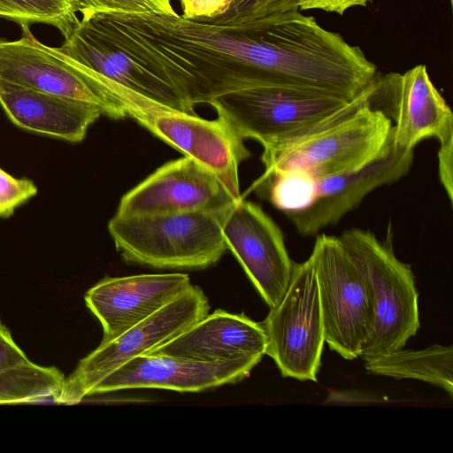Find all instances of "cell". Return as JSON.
Segmentation results:
<instances>
[{"label": "cell", "mask_w": 453, "mask_h": 453, "mask_svg": "<svg viewBox=\"0 0 453 453\" xmlns=\"http://www.w3.org/2000/svg\"><path fill=\"white\" fill-rule=\"evenodd\" d=\"M371 373L400 379L419 380L453 396V348L432 345L424 349H400L382 356L363 358Z\"/></svg>", "instance_id": "19"}, {"label": "cell", "mask_w": 453, "mask_h": 453, "mask_svg": "<svg viewBox=\"0 0 453 453\" xmlns=\"http://www.w3.org/2000/svg\"><path fill=\"white\" fill-rule=\"evenodd\" d=\"M234 201L210 170L185 156L164 164L126 193L116 215L194 211L224 206Z\"/></svg>", "instance_id": "12"}, {"label": "cell", "mask_w": 453, "mask_h": 453, "mask_svg": "<svg viewBox=\"0 0 453 453\" xmlns=\"http://www.w3.org/2000/svg\"><path fill=\"white\" fill-rule=\"evenodd\" d=\"M28 360L13 340L10 330L0 320V369Z\"/></svg>", "instance_id": "28"}, {"label": "cell", "mask_w": 453, "mask_h": 453, "mask_svg": "<svg viewBox=\"0 0 453 453\" xmlns=\"http://www.w3.org/2000/svg\"><path fill=\"white\" fill-rule=\"evenodd\" d=\"M222 233L269 308L281 300L290 282L295 262L290 258L279 226L263 209L242 196L229 209Z\"/></svg>", "instance_id": "10"}, {"label": "cell", "mask_w": 453, "mask_h": 453, "mask_svg": "<svg viewBox=\"0 0 453 453\" xmlns=\"http://www.w3.org/2000/svg\"><path fill=\"white\" fill-rule=\"evenodd\" d=\"M376 79L335 111L263 146L265 172L253 187L288 169L303 170L316 180L357 171L386 152L392 121L373 105Z\"/></svg>", "instance_id": "1"}, {"label": "cell", "mask_w": 453, "mask_h": 453, "mask_svg": "<svg viewBox=\"0 0 453 453\" xmlns=\"http://www.w3.org/2000/svg\"><path fill=\"white\" fill-rule=\"evenodd\" d=\"M267 336L261 322L244 313L217 310L173 339L145 353L197 362H222L265 355Z\"/></svg>", "instance_id": "16"}, {"label": "cell", "mask_w": 453, "mask_h": 453, "mask_svg": "<svg viewBox=\"0 0 453 453\" xmlns=\"http://www.w3.org/2000/svg\"><path fill=\"white\" fill-rule=\"evenodd\" d=\"M300 2L301 0H234L226 12L203 20L219 26L232 27L261 16L299 10Z\"/></svg>", "instance_id": "23"}, {"label": "cell", "mask_w": 453, "mask_h": 453, "mask_svg": "<svg viewBox=\"0 0 453 453\" xmlns=\"http://www.w3.org/2000/svg\"><path fill=\"white\" fill-rule=\"evenodd\" d=\"M37 194L35 184L28 179H17L0 168V218L12 216L15 209Z\"/></svg>", "instance_id": "25"}, {"label": "cell", "mask_w": 453, "mask_h": 453, "mask_svg": "<svg viewBox=\"0 0 453 453\" xmlns=\"http://www.w3.org/2000/svg\"><path fill=\"white\" fill-rule=\"evenodd\" d=\"M76 0H0V17L20 27L44 23L57 27L65 38L78 25Z\"/></svg>", "instance_id": "21"}, {"label": "cell", "mask_w": 453, "mask_h": 453, "mask_svg": "<svg viewBox=\"0 0 453 453\" xmlns=\"http://www.w3.org/2000/svg\"><path fill=\"white\" fill-rule=\"evenodd\" d=\"M185 273L107 277L90 288L87 307L100 321L101 342L113 340L176 299L191 286Z\"/></svg>", "instance_id": "15"}, {"label": "cell", "mask_w": 453, "mask_h": 453, "mask_svg": "<svg viewBox=\"0 0 453 453\" xmlns=\"http://www.w3.org/2000/svg\"><path fill=\"white\" fill-rule=\"evenodd\" d=\"M234 0H180L182 17L188 19H211L228 11Z\"/></svg>", "instance_id": "26"}, {"label": "cell", "mask_w": 453, "mask_h": 453, "mask_svg": "<svg viewBox=\"0 0 453 453\" xmlns=\"http://www.w3.org/2000/svg\"><path fill=\"white\" fill-rule=\"evenodd\" d=\"M370 0H367V2H369Z\"/></svg>", "instance_id": "30"}, {"label": "cell", "mask_w": 453, "mask_h": 453, "mask_svg": "<svg viewBox=\"0 0 453 453\" xmlns=\"http://www.w3.org/2000/svg\"><path fill=\"white\" fill-rule=\"evenodd\" d=\"M0 105L17 126L72 142L84 139L103 111L93 104L0 80Z\"/></svg>", "instance_id": "17"}, {"label": "cell", "mask_w": 453, "mask_h": 453, "mask_svg": "<svg viewBox=\"0 0 453 453\" xmlns=\"http://www.w3.org/2000/svg\"><path fill=\"white\" fill-rule=\"evenodd\" d=\"M438 174L450 203L453 200V138L439 142Z\"/></svg>", "instance_id": "27"}, {"label": "cell", "mask_w": 453, "mask_h": 453, "mask_svg": "<svg viewBox=\"0 0 453 453\" xmlns=\"http://www.w3.org/2000/svg\"><path fill=\"white\" fill-rule=\"evenodd\" d=\"M373 105L392 121V145L413 150L423 140L453 138V114L425 65L403 74L377 75Z\"/></svg>", "instance_id": "11"}, {"label": "cell", "mask_w": 453, "mask_h": 453, "mask_svg": "<svg viewBox=\"0 0 453 453\" xmlns=\"http://www.w3.org/2000/svg\"><path fill=\"white\" fill-rule=\"evenodd\" d=\"M311 256L317 273L325 342L344 359H356L373 321L369 284L337 236L319 235Z\"/></svg>", "instance_id": "7"}, {"label": "cell", "mask_w": 453, "mask_h": 453, "mask_svg": "<svg viewBox=\"0 0 453 453\" xmlns=\"http://www.w3.org/2000/svg\"><path fill=\"white\" fill-rule=\"evenodd\" d=\"M268 187L270 202L285 213L308 206L314 199L317 180L301 169H288L275 173L253 187Z\"/></svg>", "instance_id": "22"}, {"label": "cell", "mask_w": 453, "mask_h": 453, "mask_svg": "<svg viewBox=\"0 0 453 453\" xmlns=\"http://www.w3.org/2000/svg\"><path fill=\"white\" fill-rule=\"evenodd\" d=\"M260 361L259 357H245L222 362H197L143 353L104 378L92 388L88 396L130 388L200 392L242 380Z\"/></svg>", "instance_id": "13"}, {"label": "cell", "mask_w": 453, "mask_h": 453, "mask_svg": "<svg viewBox=\"0 0 453 453\" xmlns=\"http://www.w3.org/2000/svg\"><path fill=\"white\" fill-rule=\"evenodd\" d=\"M65 380L58 368L42 366L29 359L0 369V404L54 399Z\"/></svg>", "instance_id": "20"}, {"label": "cell", "mask_w": 453, "mask_h": 453, "mask_svg": "<svg viewBox=\"0 0 453 453\" xmlns=\"http://www.w3.org/2000/svg\"><path fill=\"white\" fill-rule=\"evenodd\" d=\"M392 237L390 228L384 241L359 228L348 229L339 236L372 296L373 321L361 349L362 359L403 349L420 326L415 278L411 265L395 256Z\"/></svg>", "instance_id": "3"}, {"label": "cell", "mask_w": 453, "mask_h": 453, "mask_svg": "<svg viewBox=\"0 0 453 453\" xmlns=\"http://www.w3.org/2000/svg\"><path fill=\"white\" fill-rule=\"evenodd\" d=\"M99 86L127 117L210 170L234 200L242 197L239 165L250 152L226 120L219 116L209 120L162 106L102 78Z\"/></svg>", "instance_id": "4"}, {"label": "cell", "mask_w": 453, "mask_h": 453, "mask_svg": "<svg viewBox=\"0 0 453 453\" xmlns=\"http://www.w3.org/2000/svg\"><path fill=\"white\" fill-rule=\"evenodd\" d=\"M80 12H120L129 13L156 12L177 14L172 0H76Z\"/></svg>", "instance_id": "24"}, {"label": "cell", "mask_w": 453, "mask_h": 453, "mask_svg": "<svg viewBox=\"0 0 453 453\" xmlns=\"http://www.w3.org/2000/svg\"><path fill=\"white\" fill-rule=\"evenodd\" d=\"M16 41L0 40V80L39 92L99 107L112 119L127 117L122 107L94 82L88 68L59 48L42 44L29 27Z\"/></svg>", "instance_id": "9"}, {"label": "cell", "mask_w": 453, "mask_h": 453, "mask_svg": "<svg viewBox=\"0 0 453 453\" xmlns=\"http://www.w3.org/2000/svg\"><path fill=\"white\" fill-rule=\"evenodd\" d=\"M350 100L310 88L267 83L220 95L209 104L241 138L265 146L329 115Z\"/></svg>", "instance_id": "5"}, {"label": "cell", "mask_w": 453, "mask_h": 453, "mask_svg": "<svg viewBox=\"0 0 453 453\" xmlns=\"http://www.w3.org/2000/svg\"><path fill=\"white\" fill-rule=\"evenodd\" d=\"M267 336L265 355L283 377L318 381L325 330L316 267L311 256L295 264L280 303L261 322Z\"/></svg>", "instance_id": "6"}, {"label": "cell", "mask_w": 453, "mask_h": 453, "mask_svg": "<svg viewBox=\"0 0 453 453\" xmlns=\"http://www.w3.org/2000/svg\"><path fill=\"white\" fill-rule=\"evenodd\" d=\"M413 150L395 149L386 152L357 171L317 180L312 202L303 209L285 213L302 235L319 234L336 225L374 189L405 176L413 164Z\"/></svg>", "instance_id": "14"}, {"label": "cell", "mask_w": 453, "mask_h": 453, "mask_svg": "<svg viewBox=\"0 0 453 453\" xmlns=\"http://www.w3.org/2000/svg\"><path fill=\"white\" fill-rule=\"evenodd\" d=\"M210 303L201 288L191 285L182 295L123 334L99 346L80 360L65 378L58 403L75 404L111 372L134 357L173 339L209 314Z\"/></svg>", "instance_id": "8"}, {"label": "cell", "mask_w": 453, "mask_h": 453, "mask_svg": "<svg viewBox=\"0 0 453 453\" xmlns=\"http://www.w3.org/2000/svg\"><path fill=\"white\" fill-rule=\"evenodd\" d=\"M234 202L186 212L115 214L108 230L128 263L160 269H204L216 264L227 250L222 225Z\"/></svg>", "instance_id": "2"}, {"label": "cell", "mask_w": 453, "mask_h": 453, "mask_svg": "<svg viewBox=\"0 0 453 453\" xmlns=\"http://www.w3.org/2000/svg\"><path fill=\"white\" fill-rule=\"evenodd\" d=\"M59 50L97 75L162 106L196 114L173 91L136 65L124 52L83 27L80 21Z\"/></svg>", "instance_id": "18"}, {"label": "cell", "mask_w": 453, "mask_h": 453, "mask_svg": "<svg viewBox=\"0 0 453 453\" xmlns=\"http://www.w3.org/2000/svg\"><path fill=\"white\" fill-rule=\"evenodd\" d=\"M367 0H301L300 11L322 10L342 15L348 9L354 6H365Z\"/></svg>", "instance_id": "29"}]
</instances>
